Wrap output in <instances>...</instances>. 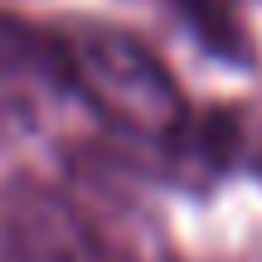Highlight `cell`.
I'll return each instance as SVG.
<instances>
[{"label":"cell","mask_w":262,"mask_h":262,"mask_svg":"<svg viewBox=\"0 0 262 262\" xmlns=\"http://www.w3.org/2000/svg\"><path fill=\"white\" fill-rule=\"evenodd\" d=\"M63 44L73 97H83L107 126L141 141H165V146L180 141V131L189 126V107L150 49H141L117 29H88Z\"/></svg>","instance_id":"obj_1"},{"label":"cell","mask_w":262,"mask_h":262,"mask_svg":"<svg viewBox=\"0 0 262 262\" xmlns=\"http://www.w3.org/2000/svg\"><path fill=\"white\" fill-rule=\"evenodd\" d=\"M170 5L180 10V19L199 34L209 54L228 58V63H248V25L238 0H170Z\"/></svg>","instance_id":"obj_4"},{"label":"cell","mask_w":262,"mask_h":262,"mask_svg":"<svg viewBox=\"0 0 262 262\" xmlns=\"http://www.w3.org/2000/svg\"><path fill=\"white\" fill-rule=\"evenodd\" d=\"M63 93L73 97L68 44L25 19L0 15V126L34 122Z\"/></svg>","instance_id":"obj_3"},{"label":"cell","mask_w":262,"mask_h":262,"mask_svg":"<svg viewBox=\"0 0 262 262\" xmlns=\"http://www.w3.org/2000/svg\"><path fill=\"white\" fill-rule=\"evenodd\" d=\"M0 262H112V253L58 185L15 175L0 189Z\"/></svg>","instance_id":"obj_2"}]
</instances>
